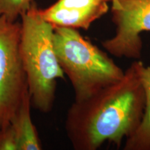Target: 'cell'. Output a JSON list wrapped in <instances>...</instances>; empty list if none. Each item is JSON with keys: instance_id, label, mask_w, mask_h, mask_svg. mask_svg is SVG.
I'll return each mask as SVG.
<instances>
[{"instance_id": "cell-7", "label": "cell", "mask_w": 150, "mask_h": 150, "mask_svg": "<svg viewBox=\"0 0 150 150\" xmlns=\"http://www.w3.org/2000/svg\"><path fill=\"white\" fill-rule=\"evenodd\" d=\"M31 102L29 93L26 94L11 125L16 133L18 150H40L42 149L36 129L31 117Z\"/></svg>"}, {"instance_id": "cell-10", "label": "cell", "mask_w": 150, "mask_h": 150, "mask_svg": "<svg viewBox=\"0 0 150 150\" xmlns=\"http://www.w3.org/2000/svg\"><path fill=\"white\" fill-rule=\"evenodd\" d=\"M0 150H18V139L11 124L0 131Z\"/></svg>"}, {"instance_id": "cell-5", "label": "cell", "mask_w": 150, "mask_h": 150, "mask_svg": "<svg viewBox=\"0 0 150 150\" xmlns=\"http://www.w3.org/2000/svg\"><path fill=\"white\" fill-rule=\"evenodd\" d=\"M111 14L115 34L102 41V47L115 57L139 60L141 33L150 31V0H112Z\"/></svg>"}, {"instance_id": "cell-6", "label": "cell", "mask_w": 150, "mask_h": 150, "mask_svg": "<svg viewBox=\"0 0 150 150\" xmlns=\"http://www.w3.org/2000/svg\"><path fill=\"white\" fill-rule=\"evenodd\" d=\"M112 0H57L40 9L45 20L54 27L88 30L94 22L108 13Z\"/></svg>"}, {"instance_id": "cell-9", "label": "cell", "mask_w": 150, "mask_h": 150, "mask_svg": "<svg viewBox=\"0 0 150 150\" xmlns=\"http://www.w3.org/2000/svg\"><path fill=\"white\" fill-rule=\"evenodd\" d=\"M32 2L33 0H0V16L10 21H17Z\"/></svg>"}, {"instance_id": "cell-1", "label": "cell", "mask_w": 150, "mask_h": 150, "mask_svg": "<svg viewBox=\"0 0 150 150\" xmlns=\"http://www.w3.org/2000/svg\"><path fill=\"white\" fill-rule=\"evenodd\" d=\"M135 60L120 80L84 100L74 102L67 112L65 131L76 150H97L105 142L120 147L141 124L145 96L141 70Z\"/></svg>"}, {"instance_id": "cell-8", "label": "cell", "mask_w": 150, "mask_h": 150, "mask_svg": "<svg viewBox=\"0 0 150 150\" xmlns=\"http://www.w3.org/2000/svg\"><path fill=\"white\" fill-rule=\"evenodd\" d=\"M145 96V107L141 124L132 136L125 140L124 150H150V67L145 64L141 70Z\"/></svg>"}, {"instance_id": "cell-2", "label": "cell", "mask_w": 150, "mask_h": 150, "mask_svg": "<svg viewBox=\"0 0 150 150\" xmlns=\"http://www.w3.org/2000/svg\"><path fill=\"white\" fill-rule=\"evenodd\" d=\"M20 18V55L31 104L48 112L55 100L57 80L64 78L54 50V26L33 1Z\"/></svg>"}, {"instance_id": "cell-4", "label": "cell", "mask_w": 150, "mask_h": 150, "mask_svg": "<svg viewBox=\"0 0 150 150\" xmlns=\"http://www.w3.org/2000/svg\"><path fill=\"white\" fill-rule=\"evenodd\" d=\"M20 22L0 16V131L10 125L29 93L20 55Z\"/></svg>"}, {"instance_id": "cell-3", "label": "cell", "mask_w": 150, "mask_h": 150, "mask_svg": "<svg viewBox=\"0 0 150 150\" xmlns=\"http://www.w3.org/2000/svg\"><path fill=\"white\" fill-rule=\"evenodd\" d=\"M54 45L60 66L72 84L76 102L116 83L125 74L106 52L86 39L78 29L54 27Z\"/></svg>"}]
</instances>
